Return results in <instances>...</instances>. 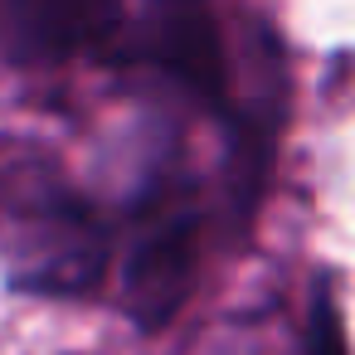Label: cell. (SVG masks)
<instances>
[{"instance_id": "6da1fadb", "label": "cell", "mask_w": 355, "mask_h": 355, "mask_svg": "<svg viewBox=\"0 0 355 355\" xmlns=\"http://www.w3.org/2000/svg\"><path fill=\"white\" fill-rule=\"evenodd\" d=\"M112 253L107 219L54 161L30 156L0 166V258L20 292L93 297Z\"/></svg>"}, {"instance_id": "3957f363", "label": "cell", "mask_w": 355, "mask_h": 355, "mask_svg": "<svg viewBox=\"0 0 355 355\" xmlns=\"http://www.w3.org/2000/svg\"><path fill=\"white\" fill-rule=\"evenodd\" d=\"M122 59L156 73L195 107L234 122L229 98V44L214 0H146L141 15L122 25Z\"/></svg>"}, {"instance_id": "7a4b0ae2", "label": "cell", "mask_w": 355, "mask_h": 355, "mask_svg": "<svg viewBox=\"0 0 355 355\" xmlns=\"http://www.w3.org/2000/svg\"><path fill=\"white\" fill-rule=\"evenodd\" d=\"M200 243L205 219L195 190L171 171H156L127 209L122 239V302L141 331H161L185 306L200 277Z\"/></svg>"}, {"instance_id": "5b68a950", "label": "cell", "mask_w": 355, "mask_h": 355, "mask_svg": "<svg viewBox=\"0 0 355 355\" xmlns=\"http://www.w3.org/2000/svg\"><path fill=\"white\" fill-rule=\"evenodd\" d=\"M302 355H345V321H340V302L331 297V287L321 282L306 311V336H302Z\"/></svg>"}, {"instance_id": "277c9868", "label": "cell", "mask_w": 355, "mask_h": 355, "mask_svg": "<svg viewBox=\"0 0 355 355\" xmlns=\"http://www.w3.org/2000/svg\"><path fill=\"white\" fill-rule=\"evenodd\" d=\"M122 0H0V49L15 64H69L117 44Z\"/></svg>"}]
</instances>
